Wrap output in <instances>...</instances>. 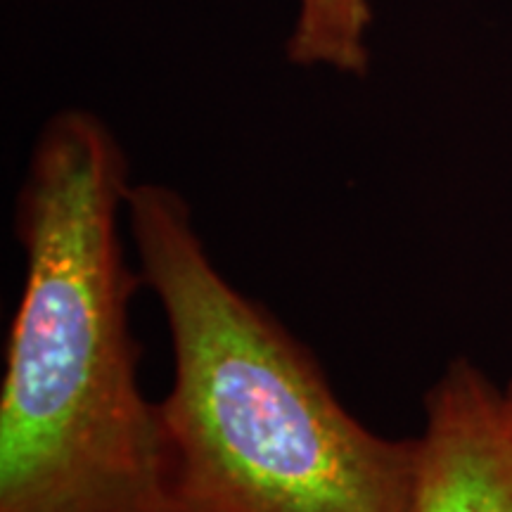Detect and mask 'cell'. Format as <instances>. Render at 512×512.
<instances>
[{
	"label": "cell",
	"instance_id": "obj_4",
	"mask_svg": "<svg viewBox=\"0 0 512 512\" xmlns=\"http://www.w3.org/2000/svg\"><path fill=\"white\" fill-rule=\"evenodd\" d=\"M370 24V0H299L287 57L299 67L366 74Z\"/></svg>",
	"mask_w": 512,
	"mask_h": 512
},
{
	"label": "cell",
	"instance_id": "obj_3",
	"mask_svg": "<svg viewBox=\"0 0 512 512\" xmlns=\"http://www.w3.org/2000/svg\"><path fill=\"white\" fill-rule=\"evenodd\" d=\"M411 512H512V415L501 389L458 358L425 399Z\"/></svg>",
	"mask_w": 512,
	"mask_h": 512
},
{
	"label": "cell",
	"instance_id": "obj_5",
	"mask_svg": "<svg viewBox=\"0 0 512 512\" xmlns=\"http://www.w3.org/2000/svg\"><path fill=\"white\" fill-rule=\"evenodd\" d=\"M503 396H505V403H508V411H510V415H512V377H510L508 389H505Z\"/></svg>",
	"mask_w": 512,
	"mask_h": 512
},
{
	"label": "cell",
	"instance_id": "obj_1",
	"mask_svg": "<svg viewBox=\"0 0 512 512\" xmlns=\"http://www.w3.org/2000/svg\"><path fill=\"white\" fill-rule=\"evenodd\" d=\"M91 112L48 119L17 197L24 287L0 389V512H171L157 401L138 382L131 192Z\"/></svg>",
	"mask_w": 512,
	"mask_h": 512
},
{
	"label": "cell",
	"instance_id": "obj_2",
	"mask_svg": "<svg viewBox=\"0 0 512 512\" xmlns=\"http://www.w3.org/2000/svg\"><path fill=\"white\" fill-rule=\"evenodd\" d=\"M126 221L174 351L157 401L171 512H411L420 439L342 406L311 351L214 266L183 195L131 185Z\"/></svg>",
	"mask_w": 512,
	"mask_h": 512
}]
</instances>
